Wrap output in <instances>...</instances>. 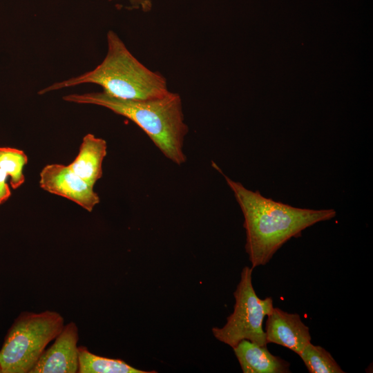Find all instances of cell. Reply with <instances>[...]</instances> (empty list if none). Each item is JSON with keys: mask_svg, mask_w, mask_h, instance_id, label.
Listing matches in <instances>:
<instances>
[{"mask_svg": "<svg viewBox=\"0 0 373 373\" xmlns=\"http://www.w3.org/2000/svg\"><path fill=\"white\" fill-rule=\"evenodd\" d=\"M244 216L245 251L254 268L266 265L275 253L292 238H299L305 229L336 215L333 209L297 208L262 196L224 175Z\"/></svg>", "mask_w": 373, "mask_h": 373, "instance_id": "cell-1", "label": "cell"}, {"mask_svg": "<svg viewBox=\"0 0 373 373\" xmlns=\"http://www.w3.org/2000/svg\"><path fill=\"white\" fill-rule=\"evenodd\" d=\"M63 99L103 106L126 117L146 133L166 158L178 165L186 160L183 144L188 126L178 93L169 91L158 98L133 100L117 98L102 91L70 94L63 97Z\"/></svg>", "mask_w": 373, "mask_h": 373, "instance_id": "cell-2", "label": "cell"}, {"mask_svg": "<svg viewBox=\"0 0 373 373\" xmlns=\"http://www.w3.org/2000/svg\"><path fill=\"white\" fill-rule=\"evenodd\" d=\"M107 45L106 57L93 70L55 83L39 94L88 83L99 85L104 93L124 99H151L169 92L166 79L139 61L112 30L107 33Z\"/></svg>", "mask_w": 373, "mask_h": 373, "instance_id": "cell-3", "label": "cell"}, {"mask_svg": "<svg viewBox=\"0 0 373 373\" xmlns=\"http://www.w3.org/2000/svg\"><path fill=\"white\" fill-rule=\"evenodd\" d=\"M64 325V317L56 311L22 312L8 330L0 350L1 373H29Z\"/></svg>", "mask_w": 373, "mask_h": 373, "instance_id": "cell-4", "label": "cell"}, {"mask_svg": "<svg viewBox=\"0 0 373 373\" xmlns=\"http://www.w3.org/2000/svg\"><path fill=\"white\" fill-rule=\"evenodd\" d=\"M252 272L251 267H243L233 292V312L227 318L223 327L212 328L214 337L232 348L242 340L262 346L268 344L262 323L265 317L273 311V299H261L257 296L252 284Z\"/></svg>", "mask_w": 373, "mask_h": 373, "instance_id": "cell-5", "label": "cell"}, {"mask_svg": "<svg viewBox=\"0 0 373 373\" xmlns=\"http://www.w3.org/2000/svg\"><path fill=\"white\" fill-rule=\"evenodd\" d=\"M39 177V185L43 190L70 200L88 212L99 202L93 187L75 174L68 165L48 164L41 171Z\"/></svg>", "mask_w": 373, "mask_h": 373, "instance_id": "cell-6", "label": "cell"}, {"mask_svg": "<svg viewBox=\"0 0 373 373\" xmlns=\"http://www.w3.org/2000/svg\"><path fill=\"white\" fill-rule=\"evenodd\" d=\"M79 329L71 321L64 325L50 347L44 351L29 373H77Z\"/></svg>", "mask_w": 373, "mask_h": 373, "instance_id": "cell-7", "label": "cell"}, {"mask_svg": "<svg viewBox=\"0 0 373 373\" xmlns=\"http://www.w3.org/2000/svg\"><path fill=\"white\" fill-rule=\"evenodd\" d=\"M267 316L264 331L267 343L282 345L299 355L311 343L309 328L299 314L274 307Z\"/></svg>", "mask_w": 373, "mask_h": 373, "instance_id": "cell-8", "label": "cell"}, {"mask_svg": "<svg viewBox=\"0 0 373 373\" xmlns=\"http://www.w3.org/2000/svg\"><path fill=\"white\" fill-rule=\"evenodd\" d=\"M233 350L244 373L291 372L290 363L272 354L267 346L242 340Z\"/></svg>", "mask_w": 373, "mask_h": 373, "instance_id": "cell-9", "label": "cell"}, {"mask_svg": "<svg viewBox=\"0 0 373 373\" xmlns=\"http://www.w3.org/2000/svg\"><path fill=\"white\" fill-rule=\"evenodd\" d=\"M106 153V142L88 133L84 137L77 155L68 166L93 187L102 176V163Z\"/></svg>", "mask_w": 373, "mask_h": 373, "instance_id": "cell-10", "label": "cell"}, {"mask_svg": "<svg viewBox=\"0 0 373 373\" xmlns=\"http://www.w3.org/2000/svg\"><path fill=\"white\" fill-rule=\"evenodd\" d=\"M79 373H154L136 369L124 361L100 356L90 352L86 347H78Z\"/></svg>", "mask_w": 373, "mask_h": 373, "instance_id": "cell-11", "label": "cell"}, {"mask_svg": "<svg viewBox=\"0 0 373 373\" xmlns=\"http://www.w3.org/2000/svg\"><path fill=\"white\" fill-rule=\"evenodd\" d=\"M309 373H344L325 348L309 343L298 355Z\"/></svg>", "mask_w": 373, "mask_h": 373, "instance_id": "cell-12", "label": "cell"}, {"mask_svg": "<svg viewBox=\"0 0 373 373\" xmlns=\"http://www.w3.org/2000/svg\"><path fill=\"white\" fill-rule=\"evenodd\" d=\"M27 163L28 157L23 151L10 147H0V169L10 177L12 189H17L24 183L23 170Z\"/></svg>", "mask_w": 373, "mask_h": 373, "instance_id": "cell-13", "label": "cell"}, {"mask_svg": "<svg viewBox=\"0 0 373 373\" xmlns=\"http://www.w3.org/2000/svg\"><path fill=\"white\" fill-rule=\"evenodd\" d=\"M7 174L0 169V205L8 200L11 195L10 189L6 180Z\"/></svg>", "mask_w": 373, "mask_h": 373, "instance_id": "cell-14", "label": "cell"}, {"mask_svg": "<svg viewBox=\"0 0 373 373\" xmlns=\"http://www.w3.org/2000/svg\"><path fill=\"white\" fill-rule=\"evenodd\" d=\"M0 373H1V368H0Z\"/></svg>", "mask_w": 373, "mask_h": 373, "instance_id": "cell-15", "label": "cell"}]
</instances>
